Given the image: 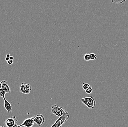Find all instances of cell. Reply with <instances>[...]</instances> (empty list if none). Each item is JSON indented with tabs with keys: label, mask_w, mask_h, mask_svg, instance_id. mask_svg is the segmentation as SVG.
<instances>
[{
	"label": "cell",
	"mask_w": 128,
	"mask_h": 127,
	"mask_svg": "<svg viewBox=\"0 0 128 127\" xmlns=\"http://www.w3.org/2000/svg\"><path fill=\"white\" fill-rule=\"evenodd\" d=\"M51 113L59 117L66 116L69 115L67 111L63 107L58 106L55 104L52 107Z\"/></svg>",
	"instance_id": "cell-1"
},
{
	"label": "cell",
	"mask_w": 128,
	"mask_h": 127,
	"mask_svg": "<svg viewBox=\"0 0 128 127\" xmlns=\"http://www.w3.org/2000/svg\"><path fill=\"white\" fill-rule=\"evenodd\" d=\"M81 102L90 109H93L96 105V101L94 97L92 96H89L87 97L82 98L81 99Z\"/></svg>",
	"instance_id": "cell-2"
},
{
	"label": "cell",
	"mask_w": 128,
	"mask_h": 127,
	"mask_svg": "<svg viewBox=\"0 0 128 127\" xmlns=\"http://www.w3.org/2000/svg\"><path fill=\"white\" fill-rule=\"evenodd\" d=\"M69 115L66 116L59 117L51 127H61L69 118Z\"/></svg>",
	"instance_id": "cell-3"
},
{
	"label": "cell",
	"mask_w": 128,
	"mask_h": 127,
	"mask_svg": "<svg viewBox=\"0 0 128 127\" xmlns=\"http://www.w3.org/2000/svg\"><path fill=\"white\" fill-rule=\"evenodd\" d=\"M32 89V88L28 83H23L20 87V92L25 94H29Z\"/></svg>",
	"instance_id": "cell-4"
},
{
	"label": "cell",
	"mask_w": 128,
	"mask_h": 127,
	"mask_svg": "<svg viewBox=\"0 0 128 127\" xmlns=\"http://www.w3.org/2000/svg\"><path fill=\"white\" fill-rule=\"evenodd\" d=\"M34 122L39 126H41L44 123L45 119L42 114H38L31 118Z\"/></svg>",
	"instance_id": "cell-5"
},
{
	"label": "cell",
	"mask_w": 128,
	"mask_h": 127,
	"mask_svg": "<svg viewBox=\"0 0 128 127\" xmlns=\"http://www.w3.org/2000/svg\"><path fill=\"white\" fill-rule=\"evenodd\" d=\"M18 122L15 116H14L6 119L5 121V124L7 127H16Z\"/></svg>",
	"instance_id": "cell-6"
},
{
	"label": "cell",
	"mask_w": 128,
	"mask_h": 127,
	"mask_svg": "<svg viewBox=\"0 0 128 127\" xmlns=\"http://www.w3.org/2000/svg\"><path fill=\"white\" fill-rule=\"evenodd\" d=\"M34 123L35 122L31 118H28L26 119L21 125H16V127H33Z\"/></svg>",
	"instance_id": "cell-7"
},
{
	"label": "cell",
	"mask_w": 128,
	"mask_h": 127,
	"mask_svg": "<svg viewBox=\"0 0 128 127\" xmlns=\"http://www.w3.org/2000/svg\"><path fill=\"white\" fill-rule=\"evenodd\" d=\"M0 89H2L7 93H10L11 89L8 86L7 82L3 80L0 83Z\"/></svg>",
	"instance_id": "cell-8"
},
{
	"label": "cell",
	"mask_w": 128,
	"mask_h": 127,
	"mask_svg": "<svg viewBox=\"0 0 128 127\" xmlns=\"http://www.w3.org/2000/svg\"><path fill=\"white\" fill-rule=\"evenodd\" d=\"M4 100V106L6 110L7 111L8 113H11L12 112V107L10 103L8 102L6 99Z\"/></svg>",
	"instance_id": "cell-9"
},
{
	"label": "cell",
	"mask_w": 128,
	"mask_h": 127,
	"mask_svg": "<svg viewBox=\"0 0 128 127\" xmlns=\"http://www.w3.org/2000/svg\"><path fill=\"white\" fill-rule=\"evenodd\" d=\"M6 93V92L4 91L2 89H0V96L3 98L4 99H5V94Z\"/></svg>",
	"instance_id": "cell-10"
},
{
	"label": "cell",
	"mask_w": 128,
	"mask_h": 127,
	"mask_svg": "<svg viewBox=\"0 0 128 127\" xmlns=\"http://www.w3.org/2000/svg\"><path fill=\"white\" fill-rule=\"evenodd\" d=\"M90 86V84H88L87 83H83L82 84V88L83 89V90H85H85H87L89 87Z\"/></svg>",
	"instance_id": "cell-11"
},
{
	"label": "cell",
	"mask_w": 128,
	"mask_h": 127,
	"mask_svg": "<svg viewBox=\"0 0 128 127\" xmlns=\"http://www.w3.org/2000/svg\"><path fill=\"white\" fill-rule=\"evenodd\" d=\"M90 59L91 60H94L97 59V55L94 53H92L90 54Z\"/></svg>",
	"instance_id": "cell-12"
},
{
	"label": "cell",
	"mask_w": 128,
	"mask_h": 127,
	"mask_svg": "<svg viewBox=\"0 0 128 127\" xmlns=\"http://www.w3.org/2000/svg\"><path fill=\"white\" fill-rule=\"evenodd\" d=\"M84 59L85 61H89L90 59V57L89 54H86L84 56Z\"/></svg>",
	"instance_id": "cell-13"
},
{
	"label": "cell",
	"mask_w": 128,
	"mask_h": 127,
	"mask_svg": "<svg viewBox=\"0 0 128 127\" xmlns=\"http://www.w3.org/2000/svg\"><path fill=\"white\" fill-rule=\"evenodd\" d=\"M93 89L91 86H90V87L88 88L87 90H85V92H86V93L90 94L92 93V92Z\"/></svg>",
	"instance_id": "cell-14"
},
{
	"label": "cell",
	"mask_w": 128,
	"mask_h": 127,
	"mask_svg": "<svg viewBox=\"0 0 128 127\" xmlns=\"http://www.w3.org/2000/svg\"><path fill=\"white\" fill-rule=\"evenodd\" d=\"M125 0H124V1H119V0H115V1H113L112 0V2H113L114 3H122L124 2H125Z\"/></svg>",
	"instance_id": "cell-15"
},
{
	"label": "cell",
	"mask_w": 128,
	"mask_h": 127,
	"mask_svg": "<svg viewBox=\"0 0 128 127\" xmlns=\"http://www.w3.org/2000/svg\"><path fill=\"white\" fill-rule=\"evenodd\" d=\"M13 60H12L10 59L7 62V63L9 65H12V64H13Z\"/></svg>",
	"instance_id": "cell-16"
},
{
	"label": "cell",
	"mask_w": 128,
	"mask_h": 127,
	"mask_svg": "<svg viewBox=\"0 0 128 127\" xmlns=\"http://www.w3.org/2000/svg\"><path fill=\"white\" fill-rule=\"evenodd\" d=\"M10 59V58L7 57H6L5 58V60H6V61H7V62Z\"/></svg>",
	"instance_id": "cell-17"
},
{
	"label": "cell",
	"mask_w": 128,
	"mask_h": 127,
	"mask_svg": "<svg viewBox=\"0 0 128 127\" xmlns=\"http://www.w3.org/2000/svg\"><path fill=\"white\" fill-rule=\"evenodd\" d=\"M10 60H13L14 57L13 56H11L10 57Z\"/></svg>",
	"instance_id": "cell-18"
},
{
	"label": "cell",
	"mask_w": 128,
	"mask_h": 127,
	"mask_svg": "<svg viewBox=\"0 0 128 127\" xmlns=\"http://www.w3.org/2000/svg\"><path fill=\"white\" fill-rule=\"evenodd\" d=\"M10 57L11 56L10 55V54H7V55H6V57H7L10 58Z\"/></svg>",
	"instance_id": "cell-19"
},
{
	"label": "cell",
	"mask_w": 128,
	"mask_h": 127,
	"mask_svg": "<svg viewBox=\"0 0 128 127\" xmlns=\"http://www.w3.org/2000/svg\"><path fill=\"white\" fill-rule=\"evenodd\" d=\"M0 127H7V126H0Z\"/></svg>",
	"instance_id": "cell-20"
}]
</instances>
